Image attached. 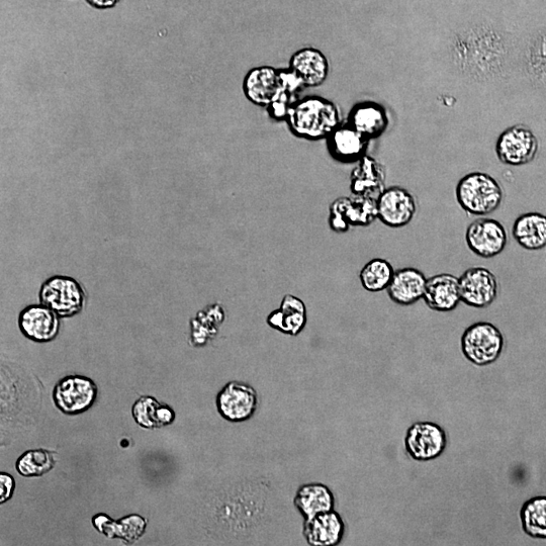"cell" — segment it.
Masks as SVG:
<instances>
[{
    "mask_svg": "<svg viewBox=\"0 0 546 546\" xmlns=\"http://www.w3.org/2000/svg\"><path fill=\"white\" fill-rule=\"evenodd\" d=\"M119 0H88V3L100 8V9H107L115 6Z\"/></svg>",
    "mask_w": 546,
    "mask_h": 546,
    "instance_id": "31",
    "label": "cell"
},
{
    "mask_svg": "<svg viewBox=\"0 0 546 546\" xmlns=\"http://www.w3.org/2000/svg\"><path fill=\"white\" fill-rule=\"evenodd\" d=\"M344 533V522L334 510L306 519L304 523V536L311 546L338 545Z\"/></svg>",
    "mask_w": 546,
    "mask_h": 546,
    "instance_id": "18",
    "label": "cell"
},
{
    "mask_svg": "<svg viewBox=\"0 0 546 546\" xmlns=\"http://www.w3.org/2000/svg\"><path fill=\"white\" fill-rule=\"evenodd\" d=\"M417 212L413 195L401 187L386 189L378 199V219L390 228L409 225Z\"/></svg>",
    "mask_w": 546,
    "mask_h": 546,
    "instance_id": "12",
    "label": "cell"
},
{
    "mask_svg": "<svg viewBox=\"0 0 546 546\" xmlns=\"http://www.w3.org/2000/svg\"><path fill=\"white\" fill-rule=\"evenodd\" d=\"M378 219V200L353 195L339 198L330 207L329 225L334 232L345 233L350 227H368Z\"/></svg>",
    "mask_w": 546,
    "mask_h": 546,
    "instance_id": "5",
    "label": "cell"
},
{
    "mask_svg": "<svg viewBox=\"0 0 546 546\" xmlns=\"http://www.w3.org/2000/svg\"><path fill=\"white\" fill-rule=\"evenodd\" d=\"M465 357L478 367L496 362L504 348L502 332L493 324L479 322L470 326L461 340Z\"/></svg>",
    "mask_w": 546,
    "mask_h": 546,
    "instance_id": "4",
    "label": "cell"
},
{
    "mask_svg": "<svg viewBox=\"0 0 546 546\" xmlns=\"http://www.w3.org/2000/svg\"><path fill=\"white\" fill-rule=\"evenodd\" d=\"M512 235L528 251L543 249L546 247V216L539 213L521 215L514 222Z\"/></svg>",
    "mask_w": 546,
    "mask_h": 546,
    "instance_id": "23",
    "label": "cell"
},
{
    "mask_svg": "<svg viewBox=\"0 0 546 546\" xmlns=\"http://www.w3.org/2000/svg\"><path fill=\"white\" fill-rule=\"evenodd\" d=\"M99 389L96 383L83 376H68L53 390L55 406L66 415H79L94 406Z\"/></svg>",
    "mask_w": 546,
    "mask_h": 546,
    "instance_id": "6",
    "label": "cell"
},
{
    "mask_svg": "<svg viewBox=\"0 0 546 546\" xmlns=\"http://www.w3.org/2000/svg\"><path fill=\"white\" fill-rule=\"evenodd\" d=\"M282 72L269 66L252 69L246 75L243 88L247 99L261 107L269 106L281 93Z\"/></svg>",
    "mask_w": 546,
    "mask_h": 546,
    "instance_id": "14",
    "label": "cell"
},
{
    "mask_svg": "<svg viewBox=\"0 0 546 546\" xmlns=\"http://www.w3.org/2000/svg\"><path fill=\"white\" fill-rule=\"evenodd\" d=\"M291 69L305 86L316 87L327 79L329 62L321 51L305 48L292 57Z\"/></svg>",
    "mask_w": 546,
    "mask_h": 546,
    "instance_id": "20",
    "label": "cell"
},
{
    "mask_svg": "<svg viewBox=\"0 0 546 546\" xmlns=\"http://www.w3.org/2000/svg\"><path fill=\"white\" fill-rule=\"evenodd\" d=\"M539 150V142L530 128L515 125L504 131L496 145L499 160L509 166H523L532 162Z\"/></svg>",
    "mask_w": 546,
    "mask_h": 546,
    "instance_id": "7",
    "label": "cell"
},
{
    "mask_svg": "<svg viewBox=\"0 0 546 546\" xmlns=\"http://www.w3.org/2000/svg\"><path fill=\"white\" fill-rule=\"evenodd\" d=\"M54 466V454L45 449L25 452L16 464L18 473L25 478L42 477L48 474Z\"/></svg>",
    "mask_w": 546,
    "mask_h": 546,
    "instance_id": "29",
    "label": "cell"
},
{
    "mask_svg": "<svg viewBox=\"0 0 546 546\" xmlns=\"http://www.w3.org/2000/svg\"><path fill=\"white\" fill-rule=\"evenodd\" d=\"M466 241L474 254L490 259L505 250L508 235L505 227L499 221L482 217L468 227Z\"/></svg>",
    "mask_w": 546,
    "mask_h": 546,
    "instance_id": "11",
    "label": "cell"
},
{
    "mask_svg": "<svg viewBox=\"0 0 546 546\" xmlns=\"http://www.w3.org/2000/svg\"><path fill=\"white\" fill-rule=\"evenodd\" d=\"M446 444L444 429L433 422L414 423L405 438L406 450L417 462L436 460L444 452Z\"/></svg>",
    "mask_w": 546,
    "mask_h": 546,
    "instance_id": "9",
    "label": "cell"
},
{
    "mask_svg": "<svg viewBox=\"0 0 546 546\" xmlns=\"http://www.w3.org/2000/svg\"><path fill=\"white\" fill-rule=\"evenodd\" d=\"M267 324L284 334L297 336L306 327L307 308L305 303L294 295H286L281 307L271 312L267 317Z\"/></svg>",
    "mask_w": 546,
    "mask_h": 546,
    "instance_id": "19",
    "label": "cell"
},
{
    "mask_svg": "<svg viewBox=\"0 0 546 546\" xmlns=\"http://www.w3.org/2000/svg\"><path fill=\"white\" fill-rule=\"evenodd\" d=\"M394 267L384 258H375L362 267L359 273L361 286L371 293L386 291L394 277Z\"/></svg>",
    "mask_w": 546,
    "mask_h": 546,
    "instance_id": "27",
    "label": "cell"
},
{
    "mask_svg": "<svg viewBox=\"0 0 546 546\" xmlns=\"http://www.w3.org/2000/svg\"><path fill=\"white\" fill-rule=\"evenodd\" d=\"M95 528L108 538L122 539L125 543L139 540L147 529V521L140 515L132 514L116 521L101 513L93 518Z\"/></svg>",
    "mask_w": 546,
    "mask_h": 546,
    "instance_id": "21",
    "label": "cell"
},
{
    "mask_svg": "<svg viewBox=\"0 0 546 546\" xmlns=\"http://www.w3.org/2000/svg\"><path fill=\"white\" fill-rule=\"evenodd\" d=\"M15 479L8 473L0 474V504L8 502L14 495Z\"/></svg>",
    "mask_w": 546,
    "mask_h": 546,
    "instance_id": "30",
    "label": "cell"
},
{
    "mask_svg": "<svg viewBox=\"0 0 546 546\" xmlns=\"http://www.w3.org/2000/svg\"><path fill=\"white\" fill-rule=\"evenodd\" d=\"M368 139L351 126L338 127L329 136V149L332 156L343 163L359 161L366 156Z\"/></svg>",
    "mask_w": 546,
    "mask_h": 546,
    "instance_id": "22",
    "label": "cell"
},
{
    "mask_svg": "<svg viewBox=\"0 0 546 546\" xmlns=\"http://www.w3.org/2000/svg\"><path fill=\"white\" fill-rule=\"evenodd\" d=\"M504 198L499 182L491 175L473 172L463 177L457 187V200L470 216L486 217L496 212Z\"/></svg>",
    "mask_w": 546,
    "mask_h": 546,
    "instance_id": "2",
    "label": "cell"
},
{
    "mask_svg": "<svg viewBox=\"0 0 546 546\" xmlns=\"http://www.w3.org/2000/svg\"><path fill=\"white\" fill-rule=\"evenodd\" d=\"M386 169L376 159L363 156L351 173V192L353 195L378 200L386 190Z\"/></svg>",
    "mask_w": 546,
    "mask_h": 546,
    "instance_id": "16",
    "label": "cell"
},
{
    "mask_svg": "<svg viewBox=\"0 0 546 546\" xmlns=\"http://www.w3.org/2000/svg\"><path fill=\"white\" fill-rule=\"evenodd\" d=\"M459 281L462 303L469 307L488 308L498 297V280L488 268L471 267L463 273Z\"/></svg>",
    "mask_w": 546,
    "mask_h": 546,
    "instance_id": "8",
    "label": "cell"
},
{
    "mask_svg": "<svg viewBox=\"0 0 546 546\" xmlns=\"http://www.w3.org/2000/svg\"><path fill=\"white\" fill-rule=\"evenodd\" d=\"M521 523L524 532L537 539H546V497H534L522 506Z\"/></svg>",
    "mask_w": 546,
    "mask_h": 546,
    "instance_id": "28",
    "label": "cell"
},
{
    "mask_svg": "<svg viewBox=\"0 0 546 546\" xmlns=\"http://www.w3.org/2000/svg\"><path fill=\"white\" fill-rule=\"evenodd\" d=\"M40 303L53 310L60 318L80 314L86 303L81 284L68 276H53L46 280L39 292Z\"/></svg>",
    "mask_w": 546,
    "mask_h": 546,
    "instance_id": "3",
    "label": "cell"
},
{
    "mask_svg": "<svg viewBox=\"0 0 546 546\" xmlns=\"http://www.w3.org/2000/svg\"><path fill=\"white\" fill-rule=\"evenodd\" d=\"M350 126L368 140L377 138L387 129V114L385 110L377 104H359L351 112Z\"/></svg>",
    "mask_w": 546,
    "mask_h": 546,
    "instance_id": "25",
    "label": "cell"
},
{
    "mask_svg": "<svg viewBox=\"0 0 546 546\" xmlns=\"http://www.w3.org/2000/svg\"><path fill=\"white\" fill-rule=\"evenodd\" d=\"M288 117L293 132L308 140L329 137L340 123L337 107L319 97H310L296 103Z\"/></svg>",
    "mask_w": 546,
    "mask_h": 546,
    "instance_id": "1",
    "label": "cell"
},
{
    "mask_svg": "<svg viewBox=\"0 0 546 546\" xmlns=\"http://www.w3.org/2000/svg\"><path fill=\"white\" fill-rule=\"evenodd\" d=\"M216 405L225 420L233 423L245 422L257 411L258 395L248 384L230 382L219 392Z\"/></svg>",
    "mask_w": 546,
    "mask_h": 546,
    "instance_id": "10",
    "label": "cell"
},
{
    "mask_svg": "<svg viewBox=\"0 0 546 546\" xmlns=\"http://www.w3.org/2000/svg\"><path fill=\"white\" fill-rule=\"evenodd\" d=\"M60 327V317L41 303L27 306L19 315V328L22 334L37 343L55 340Z\"/></svg>",
    "mask_w": 546,
    "mask_h": 546,
    "instance_id": "13",
    "label": "cell"
},
{
    "mask_svg": "<svg viewBox=\"0 0 546 546\" xmlns=\"http://www.w3.org/2000/svg\"><path fill=\"white\" fill-rule=\"evenodd\" d=\"M295 505L306 519L334 510L335 499L331 490L323 484H308L299 488Z\"/></svg>",
    "mask_w": 546,
    "mask_h": 546,
    "instance_id": "24",
    "label": "cell"
},
{
    "mask_svg": "<svg viewBox=\"0 0 546 546\" xmlns=\"http://www.w3.org/2000/svg\"><path fill=\"white\" fill-rule=\"evenodd\" d=\"M426 283L427 279L421 270L405 267L395 271L387 292L395 304L408 307L423 299Z\"/></svg>",
    "mask_w": 546,
    "mask_h": 546,
    "instance_id": "17",
    "label": "cell"
},
{
    "mask_svg": "<svg viewBox=\"0 0 546 546\" xmlns=\"http://www.w3.org/2000/svg\"><path fill=\"white\" fill-rule=\"evenodd\" d=\"M135 422L144 429H158L174 422L175 413L153 397H141L132 408Z\"/></svg>",
    "mask_w": 546,
    "mask_h": 546,
    "instance_id": "26",
    "label": "cell"
},
{
    "mask_svg": "<svg viewBox=\"0 0 546 546\" xmlns=\"http://www.w3.org/2000/svg\"><path fill=\"white\" fill-rule=\"evenodd\" d=\"M423 300L435 312L447 313L457 309L462 303L459 278L450 273H439L427 279Z\"/></svg>",
    "mask_w": 546,
    "mask_h": 546,
    "instance_id": "15",
    "label": "cell"
}]
</instances>
